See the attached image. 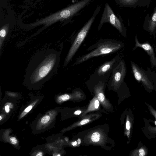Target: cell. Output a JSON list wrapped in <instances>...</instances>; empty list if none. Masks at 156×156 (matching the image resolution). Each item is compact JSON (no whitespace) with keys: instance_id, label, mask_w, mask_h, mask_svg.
I'll use <instances>...</instances> for the list:
<instances>
[{"instance_id":"1","label":"cell","mask_w":156,"mask_h":156,"mask_svg":"<svg viewBox=\"0 0 156 156\" xmlns=\"http://www.w3.org/2000/svg\"><path fill=\"white\" fill-rule=\"evenodd\" d=\"M60 55L59 52L53 49L36 53L27 66L24 84L29 86H38L49 80L57 70Z\"/></svg>"},{"instance_id":"2","label":"cell","mask_w":156,"mask_h":156,"mask_svg":"<svg viewBox=\"0 0 156 156\" xmlns=\"http://www.w3.org/2000/svg\"><path fill=\"white\" fill-rule=\"evenodd\" d=\"M90 0H82L54 14L32 24L30 27H34L44 24L48 26L62 19L69 18L76 13L85 7Z\"/></svg>"},{"instance_id":"3","label":"cell","mask_w":156,"mask_h":156,"mask_svg":"<svg viewBox=\"0 0 156 156\" xmlns=\"http://www.w3.org/2000/svg\"><path fill=\"white\" fill-rule=\"evenodd\" d=\"M94 46V49L78 58L73 65H78L94 57L114 52L122 47L121 43L111 40L101 41Z\"/></svg>"},{"instance_id":"4","label":"cell","mask_w":156,"mask_h":156,"mask_svg":"<svg viewBox=\"0 0 156 156\" xmlns=\"http://www.w3.org/2000/svg\"><path fill=\"white\" fill-rule=\"evenodd\" d=\"M100 7L99 6L98 7L92 17L78 33L66 58L64 64V66H66L69 62L72 60L73 57L84 40L97 14L100 10Z\"/></svg>"},{"instance_id":"5","label":"cell","mask_w":156,"mask_h":156,"mask_svg":"<svg viewBox=\"0 0 156 156\" xmlns=\"http://www.w3.org/2000/svg\"><path fill=\"white\" fill-rule=\"evenodd\" d=\"M107 22L110 23L117 29L122 34L123 33V28L121 22L114 14L108 3H106L105 5L104 11L98 26V30L100 29L104 23Z\"/></svg>"},{"instance_id":"6","label":"cell","mask_w":156,"mask_h":156,"mask_svg":"<svg viewBox=\"0 0 156 156\" xmlns=\"http://www.w3.org/2000/svg\"><path fill=\"white\" fill-rule=\"evenodd\" d=\"M126 73V67L125 62L120 61L113 71L112 80L113 83L118 85L121 83L124 80Z\"/></svg>"},{"instance_id":"7","label":"cell","mask_w":156,"mask_h":156,"mask_svg":"<svg viewBox=\"0 0 156 156\" xmlns=\"http://www.w3.org/2000/svg\"><path fill=\"white\" fill-rule=\"evenodd\" d=\"M131 63L132 72L135 79L139 82H142L148 88L151 89L152 84L145 72L134 62H131Z\"/></svg>"},{"instance_id":"8","label":"cell","mask_w":156,"mask_h":156,"mask_svg":"<svg viewBox=\"0 0 156 156\" xmlns=\"http://www.w3.org/2000/svg\"><path fill=\"white\" fill-rule=\"evenodd\" d=\"M135 45L133 50L138 47L144 49L150 56L152 66H156V58L155 55L154 50L151 46L147 42L144 43H141L139 42L137 38V35H136L135 37Z\"/></svg>"},{"instance_id":"9","label":"cell","mask_w":156,"mask_h":156,"mask_svg":"<svg viewBox=\"0 0 156 156\" xmlns=\"http://www.w3.org/2000/svg\"><path fill=\"white\" fill-rule=\"evenodd\" d=\"M116 59L114 58L112 60L105 62L101 66L98 70V74L99 75H104L109 71L114 64Z\"/></svg>"},{"instance_id":"10","label":"cell","mask_w":156,"mask_h":156,"mask_svg":"<svg viewBox=\"0 0 156 156\" xmlns=\"http://www.w3.org/2000/svg\"><path fill=\"white\" fill-rule=\"evenodd\" d=\"M156 27V8L150 20L149 24L148 29L151 33L154 30Z\"/></svg>"},{"instance_id":"11","label":"cell","mask_w":156,"mask_h":156,"mask_svg":"<svg viewBox=\"0 0 156 156\" xmlns=\"http://www.w3.org/2000/svg\"><path fill=\"white\" fill-rule=\"evenodd\" d=\"M122 5L128 6H132L135 5L139 0H119Z\"/></svg>"},{"instance_id":"12","label":"cell","mask_w":156,"mask_h":156,"mask_svg":"<svg viewBox=\"0 0 156 156\" xmlns=\"http://www.w3.org/2000/svg\"><path fill=\"white\" fill-rule=\"evenodd\" d=\"M38 101H36L32 103L30 105L28 106L24 110L23 112L22 113L20 116V118H22L29 112L33 108V107L37 103Z\"/></svg>"},{"instance_id":"13","label":"cell","mask_w":156,"mask_h":156,"mask_svg":"<svg viewBox=\"0 0 156 156\" xmlns=\"http://www.w3.org/2000/svg\"><path fill=\"white\" fill-rule=\"evenodd\" d=\"M100 138V134L97 132L94 133L91 136V140L94 142H98Z\"/></svg>"},{"instance_id":"14","label":"cell","mask_w":156,"mask_h":156,"mask_svg":"<svg viewBox=\"0 0 156 156\" xmlns=\"http://www.w3.org/2000/svg\"><path fill=\"white\" fill-rule=\"evenodd\" d=\"M70 98V96L69 95L65 94L59 96L58 100L60 101H65L68 100Z\"/></svg>"},{"instance_id":"15","label":"cell","mask_w":156,"mask_h":156,"mask_svg":"<svg viewBox=\"0 0 156 156\" xmlns=\"http://www.w3.org/2000/svg\"><path fill=\"white\" fill-rule=\"evenodd\" d=\"M138 154L137 155L139 156H144L146 155V152L144 149L143 148H141L137 150Z\"/></svg>"},{"instance_id":"16","label":"cell","mask_w":156,"mask_h":156,"mask_svg":"<svg viewBox=\"0 0 156 156\" xmlns=\"http://www.w3.org/2000/svg\"><path fill=\"white\" fill-rule=\"evenodd\" d=\"M50 119V117L48 115L44 116L41 119V122L43 124H46L48 122Z\"/></svg>"},{"instance_id":"17","label":"cell","mask_w":156,"mask_h":156,"mask_svg":"<svg viewBox=\"0 0 156 156\" xmlns=\"http://www.w3.org/2000/svg\"><path fill=\"white\" fill-rule=\"evenodd\" d=\"M98 99L101 102H102L104 100V95L101 92H100L98 93Z\"/></svg>"},{"instance_id":"18","label":"cell","mask_w":156,"mask_h":156,"mask_svg":"<svg viewBox=\"0 0 156 156\" xmlns=\"http://www.w3.org/2000/svg\"><path fill=\"white\" fill-rule=\"evenodd\" d=\"M10 141L11 143L15 145L17 144V140L16 137H12L10 139Z\"/></svg>"},{"instance_id":"19","label":"cell","mask_w":156,"mask_h":156,"mask_svg":"<svg viewBox=\"0 0 156 156\" xmlns=\"http://www.w3.org/2000/svg\"><path fill=\"white\" fill-rule=\"evenodd\" d=\"M149 107L151 113L154 116L156 119V111H155L151 106H149Z\"/></svg>"},{"instance_id":"20","label":"cell","mask_w":156,"mask_h":156,"mask_svg":"<svg viewBox=\"0 0 156 156\" xmlns=\"http://www.w3.org/2000/svg\"><path fill=\"white\" fill-rule=\"evenodd\" d=\"M6 93L8 95L12 97H16L18 95L16 93L13 92H7Z\"/></svg>"},{"instance_id":"21","label":"cell","mask_w":156,"mask_h":156,"mask_svg":"<svg viewBox=\"0 0 156 156\" xmlns=\"http://www.w3.org/2000/svg\"><path fill=\"white\" fill-rule=\"evenodd\" d=\"M90 121L89 120L87 119H85L82 120L80 122V124L81 125H83L89 122Z\"/></svg>"},{"instance_id":"22","label":"cell","mask_w":156,"mask_h":156,"mask_svg":"<svg viewBox=\"0 0 156 156\" xmlns=\"http://www.w3.org/2000/svg\"><path fill=\"white\" fill-rule=\"evenodd\" d=\"M131 124L129 121L127 120L126 123V128L127 130H129L130 128Z\"/></svg>"},{"instance_id":"23","label":"cell","mask_w":156,"mask_h":156,"mask_svg":"<svg viewBox=\"0 0 156 156\" xmlns=\"http://www.w3.org/2000/svg\"><path fill=\"white\" fill-rule=\"evenodd\" d=\"M99 105V102L98 100H95L94 103L95 108H98Z\"/></svg>"},{"instance_id":"24","label":"cell","mask_w":156,"mask_h":156,"mask_svg":"<svg viewBox=\"0 0 156 156\" xmlns=\"http://www.w3.org/2000/svg\"><path fill=\"white\" fill-rule=\"evenodd\" d=\"M5 109L6 113L9 112L10 111L9 106L8 105H5Z\"/></svg>"},{"instance_id":"25","label":"cell","mask_w":156,"mask_h":156,"mask_svg":"<svg viewBox=\"0 0 156 156\" xmlns=\"http://www.w3.org/2000/svg\"><path fill=\"white\" fill-rule=\"evenodd\" d=\"M81 112V111L80 110H78L75 112L74 113V114L76 115H79L80 114Z\"/></svg>"},{"instance_id":"26","label":"cell","mask_w":156,"mask_h":156,"mask_svg":"<svg viewBox=\"0 0 156 156\" xmlns=\"http://www.w3.org/2000/svg\"><path fill=\"white\" fill-rule=\"evenodd\" d=\"M43 155V153L41 152H38L36 155L37 156H42Z\"/></svg>"},{"instance_id":"27","label":"cell","mask_w":156,"mask_h":156,"mask_svg":"<svg viewBox=\"0 0 156 156\" xmlns=\"http://www.w3.org/2000/svg\"><path fill=\"white\" fill-rule=\"evenodd\" d=\"M77 143V141H76L73 142L72 143V145L74 146H76Z\"/></svg>"},{"instance_id":"28","label":"cell","mask_w":156,"mask_h":156,"mask_svg":"<svg viewBox=\"0 0 156 156\" xmlns=\"http://www.w3.org/2000/svg\"><path fill=\"white\" fill-rule=\"evenodd\" d=\"M77 141L78 142V144H80V143H81V140H80V139H78V140H77Z\"/></svg>"},{"instance_id":"29","label":"cell","mask_w":156,"mask_h":156,"mask_svg":"<svg viewBox=\"0 0 156 156\" xmlns=\"http://www.w3.org/2000/svg\"><path fill=\"white\" fill-rule=\"evenodd\" d=\"M2 119V117H1V116H0V120H1Z\"/></svg>"}]
</instances>
